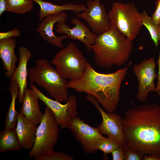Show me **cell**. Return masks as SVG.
<instances>
[{
	"instance_id": "1",
	"label": "cell",
	"mask_w": 160,
	"mask_h": 160,
	"mask_svg": "<svg viewBox=\"0 0 160 160\" xmlns=\"http://www.w3.org/2000/svg\"><path fill=\"white\" fill-rule=\"evenodd\" d=\"M125 145L143 155L160 157V105L128 110L123 118Z\"/></svg>"
},
{
	"instance_id": "2",
	"label": "cell",
	"mask_w": 160,
	"mask_h": 160,
	"mask_svg": "<svg viewBox=\"0 0 160 160\" xmlns=\"http://www.w3.org/2000/svg\"><path fill=\"white\" fill-rule=\"evenodd\" d=\"M131 63L115 72L103 73L96 71L88 63L83 75L68 81V87L94 96L105 111L115 112L120 98L121 85Z\"/></svg>"
},
{
	"instance_id": "3",
	"label": "cell",
	"mask_w": 160,
	"mask_h": 160,
	"mask_svg": "<svg viewBox=\"0 0 160 160\" xmlns=\"http://www.w3.org/2000/svg\"><path fill=\"white\" fill-rule=\"evenodd\" d=\"M133 47L132 41L111 26L108 31L97 35L91 49L95 64L109 69L114 66L121 67L125 64Z\"/></svg>"
},
{
	"instance_id": "4",
	"label": "cell",
	"mask_w": 160,
	"mask_h": 160,
	"mask_svg": "<svg viewBox=\"0 0 160 160\" xmlns=\"http://www.w3.org/2000/svg\"><path fill=\"white\" fill-rule=\"evenodd\" d=\"M28 70L29 81L44 89L50 96L60 102L68 97V81L45 59H37Z\"/></svg>"
},
{
	"instance_id": "5",
	"label": "cell",
	"mask_w": 160,
	"mask_h": 160,
	"mask_svg": "<svg viewBox=\"0 0 160 160\" xmlns=\"http://www.w3.org/2000/svg\"><path fill=\"white\" fill-rule=\"evenodd\" d=\"M108 15L111 26L132 41L143 25L142 14L132 3H113Z\"/></svg>"
},
{
	"instance_id": "6",
	"label": "cell",
	"mask_w": 160,
	"mask_h": 160,
	"mask_svg": "<svg viewBox=\"0 0 160 160\" xmlns=\"http://www.w3.org/2000/svg\"><path fill=\"white\" fill-rule=\"evenodd\" d=\"M50 63L64 78L74 80L83 75L88 62L75 44L71 42L59 50Z\"/></svg>"
},
{
	"instance_id": "7",
	"label": "cell",
	"mask_w": 160,
	"mask_h": 160,
	"mask_svg": "<svg viewBox=\"0 0 160 160\" xmlns=\"http://www.w3.org/2000/svg\"><path fill=\"white\" fill-rule=\"evenodd\" d=\"M50 109L45 107L43 116L37 127L34 145L28 154L35 158L53 149L59 137V129Z\"/></svg>"
},
{
	"instance_id": "8",
	"label": "cell",
	"mask_w": 160,
	"mask_h": 160,
	"mask_svg": "<svg viewBox=\"0 0 160 160\" xmlns=\"http://www.w3.org/2000/svg\"><path fill=\"white\" fill-rule=\"evenodd\" d=\"M30 87L37 94L39 99L50 109L57 124L61 128H67L69 121L77 116L79 114L77 109L78 102L74 95H69L66 103L63 104L58 101L47 97L33 83L30 82Z\"/></svg>"
},
{
	"instance_id": "9",
	"label": "cell",
	"mask_w": 160,
	"mask_h": 160,
	"mask_svg": "<svg viewBox=\"0 0 160 160\" xmlns=\"http://www.w3.org/2000/svg\"><path fill=\"white\" fill-rule=\"evenodd\" d=\"M86 98L95 107L101 116L102 121L97 127L99 132L102 135H105L112 137L120 145H125L123 129V118L114 112H109L105 111L100 105L94 96L87 94Z\"/></svg>"
},
{
	"instance_id": "10",
	"label": "cell",
	"mask_w": 160,
	"mask_h": 160,
	"mask_svg": "<svg viewBox=\"0 0 160 160\" xmlns=\"http://www.w3.org/2000/svg\"><path fill=\"white\" fill-rule=\"evenodd\" d=\"M67 128L71 130L86 153L93 154L98 151L96 144L103 136L97 127L90 126L77 116L69 121Z\"/></svg>"
},
{
	"instance_id": "11",
	"label": "cell",
	"mask_w": 160,
	"mask_h": 160,
	"mask_svg": "<svg viewBox=\"0 0 160 160\" xmlns=\"http://www.w3.org/2000/svg\"><path fill=\"white\" fill-rule=\"evenodd\" d=\"M156 63L154 58H145L140 63L134 65L133 70L139 82L137 99L143 102L147 99L148 93L156 92L154 81L157 75L155 72Z\"/></svg>"
},
{
	"instance_id": "12",
	"label": "cell",
	"mask_w": 160,
	"mask_h": 160,
	"mask_svg": "<svg viewBox=\"0 0 160 160\" xmlns=\"http://www.w3.org/2000/svg\"><path fill=\"white\" fill-rule=\"evenodd\" d=\"M87 9L77 14L78 17L84 20L94 33L99 35L108 31L111 26L104 4L100 0H89Z\"/></svg>"
},
{
	"instance_id": "13",
	"label": "cell",
	"mask_w": 160,
	"mask_h": 160,
	"mask_svg": "<svg viewBox=\"0 0 160 160\" xmlns=\"http://www.w3.org/2000/svg\"><path fill=\"white\" fill-rule=\"evenodd\" d=\"M70 23L75 26L71 28L65 23H57L56 32L66 35L71 39L79 40L85 45L88 52L92 51V46L98 35L93 33L84 23L76 17L73 18Z\"/></svg>"
},
{
	"instance_id": "14",
	"label": "cell",
	"mask_w": 160,
	"mask_h": 160,
	"mask_svg": "<svg viewBox=\"0 0 160 160\" xmlns=\"http://www.w3.org/2000/svg\"><path fill=\"white\" fill-rule=\"evenodd\" d=\"M68 17L67 14L62 12L45 17L39 24L36 30L44 40L61 49L64 47L63 41L68 38L67 35L57 36L54 33V26L56 23H65Z\"/></svg>"
},
{
	"instance_id": "15",
	"label": "cell",
	"mask_w": 160,
	"mask_h": 160,
	"mask_svg": "<svg viewBox=\"0 0 160 160\" xmlns=\"http://www.w3.org/2000/svg\"><path fill=\"white\" fill-rule=\"evenodd\" d=\"M19 60L18 66L16 67L10 80L15 81L19 88L18 102L22 103L25 91L28 85V63L31 58V51L24 46L19 48Z\"/></svg>"
},
{
	"instance_id": "16",
	"label": "cell",
	"mask_w": 160,
	"mask_h": 160,
	"mask_svg": "<svg viewBox=\"0 0 160 160\" xmlns=\"http://www.w3.org/2000/svg\"><path fill=\"white\" fill-rule=\"evenodd\" d=\"M39 97L32 89H27L24 91L20 113L35 124H39L44 115L40 109Z\"/></svg>"
},
{
	"instance_id": "17",
	"label": "cell",
	"mask_w": 160,
	"mask_h": 160,
	"mask_svg": "<svg viewBox=\"0 0 160 160\" xmlns=\"http://www.w3.org/2000/svg\"><path fill=\"white\" fill-rule=\"evenodd\" d=\"M37 125L19 113L15 127L16 131L23 148L31 150L35 142Z\"/></svg>"
},
{
	"instance_id": "18",
	"label": "cell",
	"mask_w": 160,
	"mask_h": 160,
	"mask_svg": "<svg viewBox=\"0 0 160 160\" xmlns=\"http://www.w3.org/2000/svg\"><path fill=\"white\" fill-rule=\"evenodd\" d=\"M16 40L13 38L0 40V57L4 69L5 76L11 78L15 70L18 59L15 49Z\"/></svg>"
},
{
	"instance_id": "19",
	"label": "cell",
	"mask_w": 160,
	"mask_h": 160,
	"mask_svg": "<svg viewBox=\"0 0 160 160\" xmlns=\"http://www.w3.org/2000/svg\"><path fill=\"white\" fill-rule=\"evenodd\" d=\"M37 3L40 8L38 13L39 19L42 21L45 17L48 16L63 12L65 11H71L76 14L82 11H85L87 7L84 4H75L69 3L62 5L53 4L42 0H31Z\"/></svg>"
},
{
	"instance_id": "20",
	"label": "cell",
	"mask_w": 160,
	"mask_h": 160,
	"mask_svg": "<svg viewBox=\"0 0 160 160\" xmlns=\"http://www.w3.org/2000/svg\"><path fill=\"white\" fill-rule=\"evenodd\" d=\"M8 89L11 96V102L6 116L4 129L15 128L19 113L16 109V100L19 96V88L17 83L10 80Z\"/></svg>"
},
{
	"instance_id": "21",
	"label": "cell",
	"mask_w": 160,
	"mask_h": 160,
	"mask_svg": "<svg viewBox=\"0 0 160 160\" xmlns=\"http://www.w3.org/2000/svg\"><path fill=\"white\" fill-rule=\"evenodd\" d=\"M15 128L4 129L0 133V153L11 151H20L22 149Z\"/></svg>"
},
{
	"instance_id": "22",
	"label": "cell",
	"mask_w": 160,
	"mask_h": 160,
	"mask_svg": "<svg viewBox=\"0 0 160 160\" xmlns=\"http://www.w3.org/2000/svg\"><path fill=\"white\" fill-rule=\"evenodd\" d=\"M33 7L31 0H7V11L18 14L31 11Z\"/></svg>"
},
{
	"instance_id": "23",
	"label": "cell",
	"mask_w": 160,
	"mask_h": 160,
	"mask_svg": "<svg viewBox=\"0 0 160 160\" xmlns=\"http://www.w3.org/2000/svg\"><path fill=\"white\" fill-rule=\"evenodd\" d=\"M142 14V25L148 31L152 39L157 47L160 40V29L159 25L153 22L151 17L148 15L145 11H144Z\"/></svg>"
},
{
	"instance_id": "24",
	"label": "cell",
	"mask_w": 160,
	"mask_h": 160,
	"mask_svg": "<svg viewBox=\"0 0 160 160\" xmlns=\"http://www.w3.org/2000/svg\"><path fill=\"white\" fill-rule=\"evenodd\" d=\"M120 145L112 137L103 136L97 142L96 145L97 150H100L105 154L111 153Z\"/></svg>"
},
{
	"instance_id": "25",
	"label": "cell",
	"mask_w": 160,
	"mask_h": 160,
	"mask_svg": "<svg viewBox=\"0 0 160 160\" xmlns=\"http://www.w3.org/2000/svg\"><path fill=\"white\" fill-rule=\"evenodd\" d=\"M36 160H74L69 155L61 152L51 150L35 159Z\"/></svg>"
},
{
	"instance_id": "26",
	"label": "cell",
	"mask_w": 160,
	"mask_h": 160,
	"mask_svg": "<svg viewBox=\"0 0 160 160\" xmlns=\"http://www.w3.org/2000/svg\"><path fill=\"white\" fill-rule=\"evenodd\" d=\"M124 160H143L144 155L135 151L126 145L123 146Z\"/></svg>"
},
{
	"instance_id": "27",
	"label": "cell",
	"mask_w": 160,
	"mask_h": 160,
	"mask_svg": "<svg viewBox=\"0 0 160 160\" xmlns=\"http://www.w3.org/2000/svg\"><path fill=\"white\" fill-rule=\"evenodd\" d=\"M20 35V31L16 28L10 31L0 33V40L15 37H19Z\"/></svg>"
},
{
	"instance_id": "28",
	"label": "cell",
	"mask_w": 160,
	"mask_h": 160,
	"mask_svg": "<svg viewBox=\"0 0 160 160\" xmlns=\"http://www.w3.org/2000/svg\"><path fill=\"white\" fill-rule=\"evenodd\" d=\"M111 153L113 160H124V157L123 146L120 145L113 150Z\"/></svg>"
},
{
	"instance_id": "29",
	"label": "cell",
	"mask_w": 160,
	"mask_h": 160,
	"mask_svg": "<svg viewBox=\"0 0 160 160\" xmlns=\"http://www.w3.org/2000/svg\"><path fill=\"white\" fill-rule=\"evenodd\" d=\"M151 17L156 24L159 25L160 23V0L156 1L155 10Z\"/></svg>"
},
{
	"instance_id": "30",
	"label": "cell",
	"mask_w": 160,
	"mask_h": 160,
	"mask_svg": "<svg viewBox=\"0 0 160 160\" xmlns=\"http://www.w3.org/2000/svg\"><path fill=\"white\" fill-rule=\"evenodd\" d=\"M159 43L160 44V40ZM158 71L157 75L156 78L157 79V85L156 86V92L158 95L160 96V51L158 61Z\"/></svg>"
},
{
	"instance_id": "31",
	"label": "cell",
	"mask_w": 160,
	"mask_h": 160,
	"mask_svg": "<svg viewBox=\"0 0 160 160\" xmlns=\"http://www.w3.org/2000/svg\"><path fill=\"white\" fill-rule=\"evenodd\" d=\"M7 0H0V16L7 11Z\"/></svg>"
},
{
	"instance_id": "32",
	"label": "cell",
	"mask_w": 160,
	"mask_h": 160,
	"mask_svg": "<svg viewBox=\"0 0 160 160\" xmlns=\"http://www.w3.org/2000/svg\"><path fill=\"white\" fill-rule=\"evenodd\" d=\"M143 160H160V157H156L147 155H144Z\"/></svg>"
},
{
	"instance_id": "33",
	"label": "cell",
	"mask_w": 160,
	"mask_h": 160,
	"mask_svg": "<svg viewBox=\"0 0 160 160\" xmlns=\"http://www.w3.org/2000/svg\"><path fill=\"white\" fill-rule=\"evenodd\" d=\"M159 28L160 29V23L159 24Z\"/></svg>"
}]
</instances>
